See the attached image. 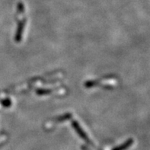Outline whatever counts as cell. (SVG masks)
Listing matches in <instances>:
<instances>
[{"label": "cell", "instance_id": "obj_1", "mask_svg": "<svg viewBox=\"0 0 150 150\" xmlns=\"http://www.w3.org/2000/svg\"><path fill=\"white\" fill-rule=\"evenodd\" d=\"M25 21H21L19 22L17 32H16V35H15V40L16 42H20L21 40V37H22V33H23V29L25 28Z\"/></svg>", "mask_w": 150, "mask_h": 150}]
</instances>
